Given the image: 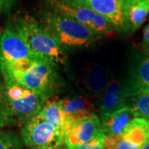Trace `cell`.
<instances>
[{
    "label": "cell",
    "mask_w": 149,
    "mask_h": 149,
    "mask_svg": "<svg viewBox=\"0 0 149 149\" xmlns=\"http://www.w3.org/2000/svg\"><path fill=\"white\" fill-rule=\"evenodd\" d=\"M143 41L144 42L149 44V24L144 28L143 30Z\"/></svg>",
    "instance_id": "cell-23"
},
{
    "label": "cell",
    "mask_w": 149,
    "mask_h": 149,
    "mask_svg": "<svg viewBox=\"0 0 149 149\" xmlns=\"http://www.w3.org/2000/svg\"><path fill=\"white\" fill-rule=\"evenodd\" d=\"M141 149H149V139L145 143V144H144L143 146L142 147V148Z\"/></svg>",
    "instance_id": "cell-24"
},
{
    "label": "cell",
    "mask_w": 149,
    "mask_h": 149,
    "mask_svg": "<svg viewBox=\"0 0 149 149\" xmlns=\"http://www.w3.org/2000/svg\"><path fill=\"white\" fill-rule=\"evenodd\" d=\"M57 66L46 59L38 60L27 70L3 77L4 82H16L50 100L60 87Z\"/></svg>",
    "instance_id": "cell-3"
},
{
    "label": "cell",
    "mask_w": 149,
    "mask_h": 149,
    "mask_svg": "<svg viewBox=\"0 0 149 149\" xmlns=\"http://www.w3.org/2000/svg\"><path fill=\"white\" fill-rule=\"evenodd\" d=\"M101 120L97 114L64 123L65 148L72 149L90 143L102 134Z\"/></svg>",
    "instance_id": "cell-8"
},
{
    "label": "cell",
    "mask_w": 149,
    "mask_h": 149,
    "mask_svg": "<svg viewBox=\"0 0 149 149\" xmlns=\"http://www.w3.org/2000/svg\"><path fill=\"white\" fill-rule=\"evenodd\" d=\"M123 85L127 99L149 94V59H143L133 66Z\"/></svg>",
    "instance_id": "cell-13"
},
{
    "label": "cell",
    "mask_w": 149,
    "mask_h": 149,
    "mask_svg": "<svg viewBox=\"0 0 149 149\" xmlns=\"http://www.w3.org/2000/svg\"><path fill=\"white\" fill-rule=\"evenodd\" d=\"M127 100L123 84L118 79H111L100 98L99 109L100 117L106 116L126 106Z\"/></svg>",
    "instance_id": "cell-11"
},
{
    "label": "cell",
    "mask_w": 149,
    "mask_h": 149,
    "mask_svg": "<svg viewBox=\"0 0 149 149\" xmlns=\"http://www.w3.org/2000/svg\"><path fill=\"white\" fill-rule=\"evenodd\" d=\"M21 136L9 130L0 131V149H22Z\"/></svg>",
    "instance_id": "cell-19"
},
{
    "label": "cell",
    "mask_w": 149,
    "mask_h": 149,
    "mask_svg": "<svg viewBox=\"0 0 149 149\" xmlns=\"http://www.w3.org/2000/svg\"><path fill=\"white\" fill-rule=\"evenodd\" d=\"M0 59L1 65H3L42 58L32 53L16 31L12 27H8L2 32L0 39Z\"/></svg>",
    "instance_id": "cell-10"
},
{
    "label": "cell",
    "mask_w": 149,
    "mask_h": 149,
    "mask_svg": "<svg viewBox=\"0 0 149 149\" xmlns=\"http://www.w3.org/2000/svg\"><path fill=\"white\" fill-rule=\"evenodd\" d=\"M148 13L149 0H127L126 20L128 31H137L143 24Z\"/></svg>",
    "instance_id": "cell-16"
},
{
    "label": "cell",
    "mask_w": 149,
    "mask_h": 149,
    "mask_svg": "<svg viewBox=\"0 0 149 149\" xmlns=\"http://www.w3.org/2000/svg\"><path fill=\"white\" fill-rule=\"evenodd\" d=\"M21 138L29 149H63V132L47 122L39 114L21 126Z\"/></svg>",
    "instance_id": "cell-5"
},
{
    "label": "cell",
    "mask_w": 149,
    "mask_h": 149,
    "mask_svg": "<svg viewBox=\"0 0 149 149\" xmlns=\"http://www.w3.org/2000/svg\"><path fill=\"white\" fill-rule=\"evenodd\" d=\"M42 25L64 48L87 47L100 37L89 27L56 11H45Z\"/></svg>",
    "instance_id": "cell-2"
},
{
    "label": "cell",
    "mask_w": 149,
    "mask_h": 149,
    "mask_svg": "<svg viewBox=\"0 0 149 149\" xmlns=\"http://www.w3.org/2000/svg\"><path fill=\"white\" fill-rule=\"evenodd\" d=\"M38 114L44 120L52 123L56 128L63 132L64 116L59 100H48Z\"/></svg>",
    "instance_id": "cell-17"
},
{
    "label": "cell",
    "mask_w": 149,
    "mask_h": 149,
    "mask_svg": "<svg viewBox=\"0 0 149 149\" xmlns=\"http://www.w3.org/2000/svg\"><path fill=\"white\" fill-rule=\"evenodd\" d=\"M70 3L83 6L104 17L118 32H128L126 20L127 0H65Z\"/></svg>",
    "instance_id": "cell-7"
},
{
    "label": "cell",
    "mask_w": 149,
    "mask_h": 149,
    "mask_svg": "<svg viewBox=\"0 0 149 149\" xmlns=\"http://www.w3.org/2000/svg\"><path fill=\"white\" fill-rule=\"evenodd\" d=\"M134 118L132 109L128 105L100 117L102 133L107 138L117 137L125 130Z\"/></svg>",
    "instance_id": "cell-14"
},
{
    "label": "cell",
    "mask_w": 149,
    "mask_h": 149,
    "mask_svg": "<svg viewBox=\"0 0 149 149\" xmlns=\"http://www.w3.org/2000/svg\"><path fill=\"white\" fill-rule=\"evenodd\" d=\"M104 139L105 136L102 133L97 138L93 139L90 143L80 145L72 149H104ZM66 149V148H65Z\"/></svg>",
    "instance_id": "cell-21"
},
{
    "label": "cell",
    "mask_w": 149,
    "mask_h": 149,
    "mask_svg": "<svg viewBox=\"0 0 149 149\" xmlns=\"http://www.w3.org/2000/svg\"><path fill=\"white\" fill-rule=\"evenodd\" d=\"M16 2L17 0H0V15L8 13Z\"/></svg>",
    "instance_id": "cell-22"
},
{
    "label": "cell",
    "mask_w": 149,
    "mask_h": 149,
    "mask_svg": "<svg viewBox=\"0 0 149 149\" xmlns=\"http://www.w3.org/2000/svg\"><path fill=\"white\" fill-rule=\"evenodd\" d=\"M148 56H149V48H148Z\"/></svg>",
    "instance_id": "cell-26"
},
{
    "label": "cell",
    "mask_w": 149,
    "mask_h": 149,
    "mask_svg": "<svg viewBox=\"0 0 149 149\" xmlns=\"http://www.w3.org/2000/svg\"><path fill=\"white\" fill-rule=\"evenodd\" d=\"M12 27L37 56L46 59L56 66L66 65L67 56L64 48L35 19L22 17Z\"/></svg>",
    "instance_id": "cell-1"
},
{
    "label": "cell",
    "mask_w": 149,
    "mask_h": 149,
    "mask_svg": "<svg viewBox=\"0 0 149 149\" xmlns=\"http://www.w3.org/2000/svg\"><path fill=\"white\" fill-rule=\"evenodd\" d=\"M64 116V123L77 121L95 113V105L87 97L71 96L59 100ZM64 128V127H63Z\"/></svg>",
    "instance_id": "cell-12"
},
{
    "label": "cell",
    "mask_w": 149,
    "mask_h": 149,
    "mask_svg": "<svg viewBox=\"0 0 149 149\" xmlns=\"http://www.w3.org/2000/svg\"><path fill=\"white\" fill-rule=\"evenodd\" d=\"M8 107L14 124H20L38 114L48 100L16 82H4Z\"/></svg>",
    "instance_id": "cell-4"
},
{
    "label": "cell",
    "mask_w": 149,
    "mask_h": 149,
    "mask_svg": "<svg viewBox=\"0 0 149 149\" xmlns=\"http://www.w3.org/2000/svg\"><path fill=\"white\" fill-rule=\"evenodd\" d=\"M47 2L53 11L77 21L100 37L110 36L115 31L104 17L86 7L72 4L65 0H47Z\"/></svg>",
    "instance_id": "cell-6"
},
{
    "label": "cell",
    "mask_w": 149,
    "mask_h": 149,
    "mask_svg": "<svg viewBox=\"0 0 149 149\" xmlns=\"http://www.w3.org/2000/svg\"><path fill=\"white\" fill-rule=\"evenodd\" d=\"M2 31L0 30V39H1V36H2ZM0 73H1V59H0Z\"/></svg>",
    "instance_id": "cell-25"
},
{
    "label": "cell",
    "mask_w": 149,
    "mask_h": 149,
    "mask_svg": "<svg viewBox=\"0 0 149 149\" xmlns=\"http://www.w3.org/2000/svg\"><path fill=\"white\" fill-rule=\"evenodd\" d=\"M131 99L129 104H127L133 110L135 118H143L149 121V94L128 98Z\"/></svg>",
    "instance_id": "cell-18"
},
{
    "label": "cell",
    "mask_w": 149,
    "mask_h": 149,
    "mask_svg": "<svg viewBox=\"0 0 149 149\" xmlns=\"http://www.w3.org/2000/svg\"><path fill=\"white\" fill-rule=\"evenodd\" d=\"M149 139V121L134 118L120 135L104 139V149H141Z\"/></svg>",
    "instance_id": "cell-9"
},
{
    "label": "cell",
    "mask_w": 149,
    "mask_h": 149,
    "mask_svg": "<svg viewBox=\"0 0 149 149\" xmlns=\"http://www.w3.org/2000/svg\"><path fill=\"white\" fill-rule=\"evenodd\" d=\"M15 125L8 107L6 98L5 85L0 80V128Z\"/></svg>",
    "instance_id": "cell-20"
},
{
    "label": "cell",
    "mask_w": 149,
    "mask_h": 149,
    "mask_svg": "<svg viewBox=\"0 0 149 149\" xmlns=\"http://www.w3.org/2000/svg\"><path fill=\"white\" fill-rule=\"evenodd\" d=\"M109 80V74L105 68L99 65H93L85 75V89L91 95L100 99Z\"/></svg>",
    "instance_id": "cell-15"
}]
</instances>
